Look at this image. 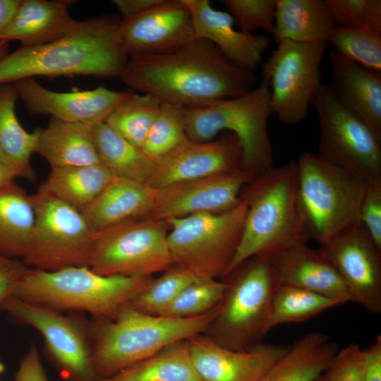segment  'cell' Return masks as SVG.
Returning <instances> with one entry per match:
<instances>
[{
  "label": "cell",
  "mask_w": 381,
  "mask_h": 381,
  "mask_svg": "<svg viewBox=\"0 0 381 381\" xmlns=\"http://www.w3.org/2000/svg\"><path fill=\"white\" fill-rule=\"evenodd\" d=\"M119 78L132 89L183 107L239 97L257 80L254 71L240 67L200 38L173 52L130 56Z\"/></svg>",
  "instance_id": "cell-1"
},
{
  "label": "cell",
  "mask_w": 381,
  "mask_h": 381,
  "mask_svg": "<svg viewBox=\"0 0 381 381\" xmlns=\"http://www.w3.org/2000/svg\"><path fill=\"white\" fill-rule=\"evenodd\" d=\"M128 56L118 35V22L104 17L77 20L52 42L21 46L0 59V83L35 76L120 77Z\"/></svg>",
  "instance_id": "cell-2"
},
{
  "label": "cell",
  "mask_w": 381,
  "mask_h": 381,
  "mask_svg": "<svg viewBox=\"0 0 381 381\" xmlns=\"http://www.w3.org/2000/svg\"><path fill=\"white\" fill-rule=\"evenodd\" d=\"M248 210L240 243L224 277L246 260L270 256L310 238L297 195L296 161L255 178L241 195Z\"/></svg>",
  "instance_id": "cell-3"
},
{
  "label": "cell",
  "mask_w": 381,
  "mask_h": 381,
  "mask_svg": "<svg viewBox=\"0 0 381 381\" xmlns=\"http://www.w3.org/2000/svg\"><path fill=\"white\" fill-rule=\"evenodd\" d=\"M214 309L190 318L150 315L123 306L114 318H92L93 364L99 379L123 369L178 341L202 334Z\"/></svg>",
  "instance_id": "cell-4"
},
{
  "label": "cell",
  "mask_w": 381,
  "mask_h": 381,
  "mask_svg": "<svg viewBox=\"0 0 381 381\" xmlns=\"http://www.w3.org/2000/svg\"><path fill=\"white\" fill-rule=\"evenodd\" d=\"M152 278L102 275L88 267L56 271L30 268L13 296L59 312H87L92 318H114Z\"/></svg>",
  "instance_id": "cell-5"
},
{
  "label": "cell",
  "mask_w": 381,
  "mask_h": 381,
  "mask_svg": "<svg viewBox=\"0 0 381 381\" xmlns=\"http://www.w3.org/2000/svg\"><path fill=\"white\" fill-rule=\"evenodd\" d=\"M296 176L301 214L310 238L320 246L360 222L368 181L313 152L298 157Z\"/></svg>",
  "instance_id": "cell-6"
},
{
  "label": "cell",
  "mask_w": 381,
  "mask_h": 381,
  "mask_svg": "<svg viewBox=\"0 0 381 381\" xmlns=\"http://www.w3.org/2000/svg\"><path fill=\"white\" fill-rule=\"evenodd\" d=\"M225 287L202 334L217 344L243 350L261 342L277 287L270 256L252 257L224 277Z\"/></svg>",
  "instance_id": "cell-7"
},
{
  "label": "cell",
  "mask_w": 381,
  "mask_h": 381,
  "mask_svg": "<svg viewBox=\"0 0 381 381\" xmlns=\"http://www.w3.org/2000/svg\"><path fill=\"white\" fill-rule=\"evenodd\" d=\"M184 109L189 139L208 142L219 132L229 131L242 147L241 169L256 178L273 167V149L267 131L272 114L270 88L265 80L239 97Z\"/></svg>",
  "instance_id": "cell-8"
},
{
  "label": "cell",
  "mask_w": 381,
  "mask_h": 381,
  "mask_svg": "<svg viewBox=\"0 0 381 381\" xmlns=\"http://www.w3.org/2000/svg\"><path fill=\"white\" fill-rule=\"evenodd\" d=\"M248 201L221 212H200L166 220L174 265L200 279L224 277L241 238Z\"/></svg>",
  "instance_id": "cell-9"
},
{
  "label": "cell",
  "mask_w": 381,
  "mask_h": 381,
  "mask_svg": "<svg viewBox=\"0 0 381 381\" xmlns=\"http://www.w3.org/2000/svg\"><path fill=\"white\" fill-rule=\"evenodd\" d=\"M32 199L35 223L22 261L44 271L90 267L96 233L83 214L45 191L38 190Z\"/></svg>",
  "instance_id": "cell-10"
},
{
  "label": "cell",
  "mask_w": 381,
  "mask_h": 381,
  "mask_svg": "<svg viewBox=\"0 0 381 381\" xmlns=\"http://www.w3.org/2000/svg\"><path fill=\"white\" fill-rule=\"evenodd\" d=\"M170 226L149 217L128 219L96 232L90 268L102 275L152 277L174 265Z\"/></svg>",
  "instance_id": "cell-11"
},
{
  "label": "cell",
  "mask_w": 381,
  "mask_h": 381,
  "mask_svg": "<svg viewBox=\"0 0 381 381\" xmlns=\"http://www.w3.org/2000/svg\"><path fill=\"white\" fill-rule=\"evenodd\" d=\"M262 64L261 73L270 88L272 114L279 122L303 121L322 83L320 64L328 42H279Z\"/></svg>",
  "instance_id": "cell-12"
},
{
  "label": "cell",
  "mask_w": 381,
  "mask_h": 381,
  "mask_svg": "<svg viewBox=\"0 0 381 381\" xmlns=\"http://www.w3.org/2000/svg\"><path fill=\"white\" fill-rule=\"evenodd\" d=\"M0 310L42 334L49 358L66 381H99L93 364L90 320L77 312L64 315L14 296Z\"/></svg>",
  "instance_id": "cell-13"
},
{
  "label": "cell",
  "mask_w": 381,
  "mask_h": 381,
  "mask_svg": "<svg viewBox=\"0 0 381 381\" xmlns=\"http://www.w3.org/2000/svg\"><path fill=\"white\" fill-rule=\"evenodd\" d=\"M312 105L319 121L318 154L368 183H381V139L341 106L325 84Z\"/></svg>",
  "instance_id": "cell-14"
},
{
  "label": "cell",
  "mask_w": 381,
  "mask_h": 381,
  "mask_svg": "<svg viewBox=\"0 0 381 381\" xmlns=\"http://www.w3.org/2000/svg\"><path fill=\"white\" fill-rule=\"evenodd\" d=\"M319 249L348 287L353 302L380 313L381 249L364 226L358 222L349 226Z\"/></svg>",
  "instance_id": "cell-15"
},
{
  "label": "cell",
  "mask_w": 381,
  "mask_h": 381,
  "mask_svg": "<svg viewBox=\"0 0 381 381\" xmlns=\"http://www.w3.org/2000/svg\"><path fill=\"white\" fill-rule=\"evenodd\" d=\"M255 177L239 168L233 171L175 183L155 190L147 217L167 220L195 213H221L235 207L243 186Z\"/></svg>",
  "instance_id": "cell-16"
},
{
  "label": "cell",
  "mask_w": 381,
  "mask_h": 381,
  "mask_svg": "<svg viewBox=\"0 0 381 381\" xmlns=\"http://www.w3.org/2000/svg\"><path fill=\"white\" fill-rule=\"evenodd\" d=\"M118 35L128 56L175 51L195 38L190 11L183 0H162L118 22Z\"/></svg>",
  "instance_id": "cell-17"
},
{
  "label": "cell",
  "mask_w": 381,
  "mask_h": 381,
  "mask_svg": "<svg viewBox=\"0 0 381 381\" xmlns=\"http://www.w3.org/2000/svg\"><path fill=\"white\" fill-rule=\"evenodd\" d=\"M242 156L241 143L233 133L229 138L208 142L186 137L171 151L155 159L148 185L157 190L178 182L233 171L241 168Z\"/></svg>",
  "instance_id": "cell-18"
},
{
  "label": "cell",
  "mask_w": 381,
  "mask_h": 381,
  "mask_svg": "<svg viewBox=\"0 0 381 381\" xmlns=\"http://www.w3.org/2000/svg\"><path fill=\"white\" fill-rule=\"evenodd\" d=\"M12 84L30 114L51 115L61 121L90 126L105 122L128 92L104 87L90 90L55 92L42 87L34 78Z\"/></svg>",
  "instance_id": "cell-19"
},
{
  "label": "cell",
  "mask_w": 381,
  "mask_h": 381,
  "mask_svg": "<svg viewBox=\"0 0 381 381\" xmlns=\"http://www.w3.org/2000/svg\"><path fill=\"white\" fill-rule=\"evenodd\" d=\"M188 339L201 381H259L289 346L260 342L243 350L222 346L202 334Z\"/></svg>",
  "instance_id": "cell-20"
},
{
  "label": "cell",
  "mask_w": 381,
  "mask_h": 381,
  "mask_svg": "<svg viewBox=\"0 0 381 381\" xmlns=\"http://www.w3.org/2000/svg\"><path fill=\"white\" fill-rule=\"evenodd\" d=\"M277 285L295 286L345 304L353 296L334 267L320 249L301 243L270 256Z\"/></svg>",
  "instance_id": "cell-21"
},
{
  "label": "cell",
  "mask_w": 381,
  "mask_h": 381,
  "mask_svg": "<svg viewBox=\"0 0 381 381\" xmlns=\"http://www.w3.org/2000/svg\"><path fill=\"white\" fill-rule=\"evenodd\" d=\"M188 8L195 38L207 40L229 60L248 71L260 65L270 45L263 35L248 34L234 28V20L226 11L214 8L209 0H183Z\"/></svg>",
  "instance_id": "cell-22"
},
{
  "label": "cell",
  "mask_w": 381,
  "mask_h": 381,
  "mask_svg": "<svg viewBox=\"0 0 381 381\" xmlns=\"http://www.w3.org/2000/svg\"><path fill=\"white\" fill-rule=\"evenodd\" d=\"M331 67L326 87L333 98L361 119L381 139V74L329 52Z\"/></svg>",
  "instance_id": "cell-23"
},
{
  "label": "cell",
  "mask_w": 381,
  "mask_h": 381,
  "mask_svg": "<svg viewBox=\"0 0 381 381\" xmlns=\"http://www.w3.org/2000/svg\"><path fill=\"white\" fill-rule=\"evenodd\" d=\"M71 1L20 0L0 40H19L25 47L42 45L68 34L76 21L68 13Z\"/></svg>",
  "instance_id": "cell-24"
},
{
  "label": "cell",
  "mask_w": 381,
  "mask_h": 381,
  "mask_svg": "<svg viewBox=\"0 0 381 381\" xmlns=\"http://www.w3.org/2000/svg\"><path fill=\"white\" fill-rule=\"evenodd\" d=\"M155 195V189L147 183L114 177L80 212L96 233L128 219L147 217Z\"/></svg>",
  "instance_id": "cell-25"
},
{
  "label": "cell",
  "mask_w": 381,
  "mask_h": 381,
  "mask_svg": "<svg viewBox=\"0 0 381 381\" xmlns=\"http://www.w3.org/2000/svg\"><path fill=\"white\" fill-rule=\"evenodd\" d=\"M37 130L35 152L44 158L51 168L102 163L92 126L51 117L45 128Z\"/></svg>",
  "instance_id": "cell-26"
},
{
  "label": "cell",
  "mask_w": 381,
  "mask_h": 381,
  "mask_svg": "<svg viewBox=\"0 0 381 381\" xmlns=\"http://www.w3.org/2000/svg\"><path fill=\"white\" fill-rule=\"evenodd\" d=\"M338 344L325 333H306L289 346L259 381H317L329 368Z\"/></svg>",
  "instance_id": "cell-27"
},
{
  "label": "cell",
  "mask_w": 381,
  "mask_h": 381,
  "mask_svg": "<svg viewBox=\"0 0 381 381\" xmlns=\"http://www.w3.org/2000/svg\"><path fill=\"white\" fill-rule=\"evenodd\" d=\"M337 25L325 0H276L275 42H328Z\"/></svg>",
  "instance_id": "cell-28"
},
{
  "label": "cell",
  "mask_w": 381,
  "mask_h": 381,
  "mask_svg": "<svg viewBox=\"0 0 381 381\" xmlns=\"http://www.w3.org/2000/svg\"><path fill=\"white\" fill-rule=\"evenodd\" d=\"M18 92L11 83H0V161L14 169L19 177L35 179L30 159L35 152L38 130L26 131L16 114Z\"/></svg>",
  "instance_id": "cell-29"
},
{
  "label": "cell",
  "mask_w": 381,
  "mask_h": 381,
  "mask_svg": "<svg viewBox=\"0 0 381 381\" xmlns=\"http://www.w3.org/2000/svg\"><path fill=\"white\" fill-rule=\"evenodd\" d=\"M34 223L32 195L15 182L0 188V255L22 260Z\"/></svg>",
  "instance_id": "cell-30"
},
{
  "label": "cell",
  "mask_w": 381,
  "mask_h": 381,
  "mask_svg": "<svg viewBox=\"0 0 381 381\" xmlns=\"http://www.w3.org/2000/svg\"><path fill=\"white\" fill-rule=\"evenodd\" d=\"M114 179L102 164L52 168L38 190L47 192L82 211L90 205Z\"/></svg>",
  "instance_id": "cell-31"
},
{
  "label": "cell",
  "mask_w": 381,
  "mask_h": 381,
  "mask_svg": "<svg viewBox=\"0 0 381 381\" xmlns=\"http://www.w3.org/2000/svg\"><path fill=\"white\" fill-rule=\"evenodd\" d=\"M99 381H201L188 339L174 342L150 356Z\"/></svg>",
  "instance_id": "cell-32"
},
{
  "label": "cell",
  "mask_w": 381,
  "mask_h": 381,
  "mask_svg": "<svg viewBox=\"0 0 381 381\" xmlns=\"http://www.w3.org/2000/svg\"><path fill=\"white\" fill-rule=\"evenodd\" d=\"M92 132L101 162L114 177L149 183L155 159L121 137L104 122L92 126Z\"/></svg>",
  "instance_id": "cell-33"
},
{
  "label": "cell",
  "mask_w": 381,
  "mask_h": 381,
  "mask_svg": "<svg viewBox=\"0 0 381 381\" xmlns=\"http://www.w3.org/2000/svg\"><path fill=\"white\" fill-rule=\"evenodd\" d=\"M162 104L152 95L128 92L104 123L126 140L142 149Z\"/></svg>",
  "instance_id": "cell-34"
},
{
  "label": "cell",
  "mask_w": 381,
  "mask_h": 381,
  "mask_svg": "<svg viewBox=\"0 0 381 381\" xmlns=\"http://www.w3.org/2000/svg\"><path fill=\"white\" fill-rule=\"evenodd\" d=\"M340 305L343 304L337 300L308 290L277 285L271 301L268 329L303 322Z\"/></svg>",
  "instance_id": "cell-35"
},
{
  "label": "cell",
  "mask_w": 381,
  "mask_h": 381,
  "mask_svg": "<svg viewBox=\"0 0 381 381\" xmlns=\"http://www.w3.org/2000/svg\"><path fill=\"white\" fill-rule=\"evenodd\" d=\"M135 294L124 306L150 315H160L188 284L200 279L176 265Z\"/></svg>",
  "instance_id": "cell-36"
},
{
  "label": "cell",
  "mask_w": 381,
  "mask_h": 381,
  "mask_svg": "<svg viewBox=\"0 0 381 381\" xmlns=\"http://www.w3.org/2000/svg\"><path fill=\"white\" fill-rule=\"evenodd\" d=\"M334 51L365 68L381 71V33L337 26L328 40Z\"/></svg>",
  "instance_id": "cell-37"
},
{
  "label": "cell",
  "mask_w": 381,
  "mask_h": 381,
  "mask_svg": "<svg viewBox=\"0 0 381 381\" xmlns=\"http://www.w3.org/2000/svg\"><path fill=\"white\" fill-rule=\"evenodd\" d=\"M186 137L184 107L162 102L142 150L149 157L157 159L174 149Z\"/></svg>",
  "instance_id": "cell-38"
},
{
  "label": "cell",
  "mask_w": 381,
  "mask_h": 381,
  "mask_svg": "<svg viewBox=\"0 0 381 381\" xmlns=\"http://www.w3.org/2000/svg\"><path fill=\"white\" fill-rule=\"evenodd\" d=\"M225 283L217 279H198L186 286L160 315L190 318L212 310L218 304Z\"/></svg>",
  "instance_id": "cell-39"
},
{
  "label": "cell",
  "mask_w": 381,
  "mask_h": 381,
  "mask_svg": "<svg viewBox=\"0 0 381 381\" xmlns=\"http://www.w3.org/2000/svg\"><path fill=\"white\" fill-rule=\"evenodd\" d=\"M325 2L337 26L381 33L380 0H325Z\"/></svg>",
  "instance_id": "cell-40"
},
{
  "label": "cell",
  "mask_w": 381,
  "mask_h": 381,
  "mask_svg": "<svg viewBox=\"0 0 381 381\" xmlns=\"http://www.w3.org/2000/svg\"><path fill=\"white\" fill-rule=\"evenodd\" d=\"M240 31L253 34L260 29L272 33L274 25L276 0H223Z\"/></svg>",
  "instance_id": "cell-41"
},
{
  "label": "cell",
  "mask_w": 381,
  "mask_h": 381,
  "mask_svg": "<svg viewBox=\"0 0 381 381\" xmlns=\"http://www.w3.org/2000/svg\"><path fill=\"white\" fill-rule=\"evenodd\" d=\"M361 351L356 343L339 349L325 373L327 381H363Z\"/></svg>",
  "instance_id": "cell-42"
},
{
  "label": "cell",
  "mask_w": 381,
  "mask_h": 381,
  "mask_svg": "<svg viewBox=\"0 0 381 381\" xmlns=\"http://www.w3.org/2000/svg\"><path fill=\"white\" fill-rule=\"evenodd\" d=\"M359 221L381 249V183H369L359 212Z\"/></svg>",
  "instance_id": "cell-43"
},
{
  "label": "cell",
  "mask_w": 381,
  "mask_h": 381,
  "mask_svg": "<svg viewBox=\"0 0 381 381\" xmlns=\"http://www.w3.org/2000/svg\"><path fill=\"white\" fill-rule=\"evenodd\" d=\"M29 270L22 260L0 255V307L6 299L13 295Z\"/></svg>",
  "instance_id": "cell-44"
},
{
  "label": "cell",
  "mask_w": 381,
  "mask_h": 381,
  "mask_svg": "<svg viewBox=\"0 0 381 381\" xmlns=\"http://www.w3.org/2000/svg\"><path fill=\"white\" fill-rule=\"evenodd\" d=\"M15 381H48L37 346L32 344L20 362Z\"/></svg>",
  "instance_id": "cell-45"
},
{
  "label": "cell",
  "mask_w": 381,
  "mask_h": 381,
  "mask_svg": "<svg viewBox=\"0 0 381 381\" xmlns=\"http://www.w3.org/2000/svg\"><path fill=\"white\" fill-rule=\"evenodd\" d=\"M361 361L363 381H381V336L369 347L361 349Z\"/></svg>",
  "instance_id": "cell-46"
},
{
  "label": "cell",
  "mask_w": 381,
  "mask_h": 381,
  "mask_svg": "<svg viewBox=\"0 0 381 381\" xmlns=\"http://www.w3.org/2000/svg\"><path fill=\"white\" fill-rule=\"evenodd\" d=\"M162 0H113L112 4L116 6L123 18L140 14L155 5Z\"/></svg>",
  "instance_id": "cell-47"
},
{
  "label": "cell",
  "mask_w": 381,
  "mask_h": 381,
  "mask_svg": "<svg viewBox=\"0 0 381 381\" xmlns=\"http://www.w3.org/2000/svg\"><path fill=\"white\" fill-rule=\"evenodd\" d=\"M20 0H0V33L7 25Z\"/></svg>",
  "instance_id": "cell-48"
},
{
  "label": "cell",
  "mask_w": 381,
  "mask_h": 381,
  "mask_svg": "<svg viewBox=\"0 0 381 381\" xmlns=\"http://www.w3.org/2000/svg\"><path fill=\"white\" fill-rule=\"evenodd\" d=\"M18 174L9 166L0 161V188L14 182Z\"/></svg>",
  "instance_id": "cell-49"
},
{
  "label": "cell",
  "mask_w": 381,
  "mask_h": 381,
  "mask_svg": "<svg viewBox=\"0 0 381 381\" xmlns=\"http://www.w3.org/2000/svg\"><path fill=\"white\" fill-rule=\"evenodd\" d=\"M8 42L0 40V59L8 54Z\"/></svg>",
  "instance_id": "cell-50"
},
{
  "label": "cell",
  "mask_w": 381,
  "mask_h": 381,
  "mask_svg": "<svg viewBox=\"0 0 381 381\" xmlns=\"http://www.w3.org/2000/svg\"><path fill=\"white\" fill-rule=\"evenodd\" d=\"M317 381H327L325 373L322 376H321Z\"/></svg>",
  "instance_id": "cell-51"
},
{
  "label": "cell",
  "mask_w": 381,
  "mask_h": 381,
  "mask_svg": "<svg viewBox=\"0 0 381 381\" xmlns=\"http://www.w3.org/2000/svg\"><path fill=\"white\" fill-rule=\"evenodd\" d=\"M4 370V365H3V363L1 362L0 361V373H2Z\"/></svg>",
  "instance_id": "cell-52"
}]
</instances>
